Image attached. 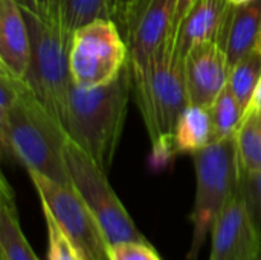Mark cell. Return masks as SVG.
<instances>
[{"label":"cell","mask_w":261,"mask_h":260,"mask_svg":"<svg viewBox=\"0 0 261 260\" xmlns=\"http://www.w3.org/2000/svg\"><path fill=\"white\" fill-rule=\"evenodd\" d=\"M67 138L64 127L38 101L29 84L21 81L17 101L6 112H0L3 156L20 161L28 172L73 185L64 159Z\"/></svg>","instance_id":"cell-1"},{"label":"cell","mask_w":261,"mask_h":260,"mask_svg":"<svg viewBox=\"0 0 261 260\" xmlns=\"http://www.w3.org/2000/svg\"><path fill=\"white\" fill-rule=\"evenodd\" d=\"M132 89L128 63L116 78L102 86L72 87L64 130L104 172L112 167Z\"/></svg>","instance_id":"cell-2"},{"label":"cell","mask_w":261,"mask_h":260,"mask_svg":"<svg viewBox=\"0 0 261 260\" xmlns=\"http://www.w3.org/2000/svg\"><path fill=\"white\" fill-rule=\"evenodd\" d=\"M167 44L147 63L130 66L136 104L148 132L153 155L159 161L174 156L173 138L182 110L190 104L185 84V63L173 57Z\"/></svg>","instance_id":"cell-3"},{"label":"cell","mask_w":261,"mask_h":260,"mask_svg":"<svg viewBox=\"0 0 261 260\" xmlns=\"http://www.w3.org/2000/svg\"><path fill=\"white\" fill-rule=\"evenodd\" d=\"M191 156L196 170V199L190 216L193 239L188 260H197L217 216L240 188L242 166L236 138L214 141Z\"/></svg>","instance_id":"cell-4"},{"label":"cell","mask_w":261,"mask_h":260,"mask_svg":"<svg viewBox=\"0 0 261 260\" xmlns=\"http://www.w3.org/2000/svg\"><path fill=\"white\" fill-rule=\"evenodd\" d=\"M23 15L31 37V64L26 83L46 110L64 127L73 87L69 44L60 28L43 23L29 12L23 11Z\"/></svg>","instance_id":"cell-5"},{"label":"cell","mask_w":261,"mask_h":260,"mask_svg":"<svg viewBox=\"0 0 261 260\" xmlns=\"http://www.w3.org/2000/svg\"><path fill=\"white\" fill-rule=\"evenodd\" d=\"M64 159L75 190L95 215L109 245L127 241L145 242V236L138 230L124 204L112 188L107 172L70 138H67L64 146Z\"/></svg>","instance_id":"cell-6"},{"label":"cell","mask_w":261,"mask_h":260,"mask_svg":"<svg viewBox=\"0 0 261 260\" xmlns=\"http://www.w3.org/2000/svg\"><path fill=\"white\" fill-rule=\"evenodd\" d=\"M128 63V48L118 23L95 20L73 32L69 41V66L76 87L102 86Z\"/></svg>","instance_id":"cell-7"},{"label":"cell","mask_w":261,"mask_h":260,"mask_svg":"<svg viewBox=\"0 0 261 260\" xmlns=\"http://www.w3.org/2000/svg\"><path fill=\"white\" fill-rule=\"evenodd\" d=\"M41 202L80 251L83 260H109V242L92 210L73 185L28 172Z\"/></svg>","instance_id":"cell-8"},{"label":"cell","mask_w":261,"mask_h":260,"mask_svg":"<svg viewBox=\"0 0 261 260\" xmlns=\"http://www.w3.org/2000/svg\"><path fill=\"white\" fill-rule=\"evenodd\" d=\"M176 6L177 0H130L118 21L130 66H141L167 44H174Z\"/></svg>","instance_id":"cell-9"},{"label":"cell","mask_w":261,"mask_h":260,"mask_svg":"<svg viewBox=\"0 0 261 260\" xmlns=\"http://www.w3.org/2000/svg\"><path fill=\"white\" fill-rule=\"evenodd\" d=\"M260 251L261 233L240 187L213 225L210 260H255Z\"/></svg>","instance_id":"cell-10"},{"label":"cell","mask_w":261,"mask_h":260,"mask_svg":"<svg viewBox=\"0 0 261 260\" xmlns=\"http://www.w3.org/2000/svg\"><path fill=\"white\" fill-rule=\"evenodd\" d=\"M229 63L217 41L194 46L185 57V84L188 103L210 107L228 86Z\"/></svg>","instance_id":"cell-11"},{"label":"cell","mask_w":261,"mask_h":260,"mask_svg":"<svg viewBox=\"0 0 261 260\" xmlns=\"http://www.w3.org/2000/svg\"><path fill=\"white\" fill-rule=\"evenodd\" d=\"M229 0H196L174 38L173 57L185 63L187 54L197 44L217 41L231 11Z\"/></svg>","instance_id":"cell-12"},{"label":"cell","mask_w":261,"mask_h":260,"mask_svg":"<svg viewBox=\"0 0 261 260\" xmlns=\"http://www.w3.org/2000/svg\"><path fill=\"white\" fill-rule=\"evenodd\" d=\"M31 64V37L23 9L15 0H0V69L26 81Z\"/></svg>","instance_id":"cell-13"},{"label":"cell","mask_w":261,"mask_h":260,"mask_svg":"<svg viewBox=\"0 0 261 260\" xmlns=\"http://www.w3.org/2000/svg\"><path fill=\"white\" fill-rule=\"evenodd\" d=\"M261 38V0L231 6L217 43L228 57L229 67L258 49Z\"/></svg>","instance_id":"cell-14"},{"label":"cell","mask_w":261,"mask_h":260,"mask_svg":"<svg viewBox=\"0 0 261 260\" xmlns=\"http://www.w3.org/2000/svg\"><path fill=\"white\" fill-rule=\"evenodd\" d=\"M0 260H38L21 230L14 190L5 176L0 185Z\"/></svg>","instance_id":"cell-15"},{"label":"cell","mask_w":261,"mask_h":260,"mask_svg":"<svg viewBox=\"0 0 261 260\" xmlns=\"http://www.w3.org/2000/svg\"><path fill=\"white\" fill-rule=\"evenodd\" d=\"M211 143H214V132L210 107L188 104L182 110L174 130V155H194L196 152L205 149Z\"/></svg>","instance_id":"cell-16"},{"label":"cell","mask_w":261,"mask_h":260,"mask_svg":"<svg viewBox=\"0 0 261 260\" xmlns=\"http://www.w3.org/2000/svg\"><path fill=\"white\" fill-rule=\"evenodd\" d=\"M61 31L70 41L73 32L95 20L113 18V0H61Z\"/></svg>","instance_id":"cell-17"},{"label":"cell","mask_w":261,"mask_h":260,"mask_svg":"<svg viewBox=\"0 0 261 260\" xmlns=\"http://www.w3.org/2000/svg\"><path fill=\"white\" fill-rule=\"evenodd\" d=\"M210 113L213 121L214 141L236 138L242 126L245 110L239 104L229 86H226L210 106Z\"/></svg>","instance_id":"cell-18"},{"label":"cell","mask_w":261,"mask_h":260,"mask_svg":"<svg viewBox=\"0 0 261 260\" xmlns=\"http://www.w3.org/2000/svg\"><path fill=\"white\" fill-rule=\"evenodd\" d=\"M243 172H261V112H245L236 135Z\"/></svg>","instance_id":"cell-19"},{"label":"cell","mask_w":261,"mask_h":260,"mask_svg":"<svg viewBox=\"0 0 261 260\" xmlns=\"http://www.w3.org/2000/svg\"><path fill=\"white\" fill-rule=\"evenodd\" d=\"M261 78V52L257 49L229 67L228 86L236 95L239 104L246 112L254 90Z\"/></svg>","instance_id":"cell-20"},{"label":"cell","mask_w":261,"mask_h":260,"mask_svg":"<svg viewBox=\"0 0 261 260\" xmlns=\"http://www.w3.org/2000/svg\"><path fill=\"white\" fill-rule=\"evenodd\" d=\"M47 228V260H83L80 251L54 219L50 211L41 207Z\"/></svg>","instance_id":"cell-21"},{"label":"cell","mask_w":261,"mask_h":260,"mask_svg":"<svg viewBox=\"0 0 261 260\" xmlns=\"http://www.w3.org/2000/svg\"><path fill=\"white\" fill-rule=\"evenodd\" d=\"M109 260H162L148 241H127L109 245Z\"/></svg>","instance_id":"cell-22"},{"label":"cell","mask_w":261,"mask_h":260,"mask_svg":"<svg viewBox=\"0 0 261 260\" xmlns=\"http://www.w3.org/2000/svg\"><path fill=\"white\" fill-rule=\"evenodd\" d=\"M24 12L61 29V0H15ZM63 32V31H61Z\"/></svg>","instance_id":"cell-23"},{"label":"cell","mask_w":261,"mask_h":260,"mask_svg":"<svg viewBox=\"0 0 261 260\" xmlns=\"http://www.w3.org/2000/svg\"><path fill=\"white\" fill-rule=\"evenodd\" d=\"M242 193L261 233V172L242 170Z\"/></svg>","instance_id":"cell-24"},{"label":"cell","mask_w":261,"mask_h":260,"mask_svg":"<svg viewBox=\"0 0 261 260\" xmlns=\"http://www.w3.org/2000/svg\"><path fill=\"white\" fill-rule=\"evenodd\" d=\"M194 3H196V0H177V6H176V12H174V20H173V38H176L179 26L182 25L184 18L187 17V14L190 12V9L193 8Z\"/></svg>","instance_id":"cell-25"},{"label":"cell","mask_w":261,"mask_h":260,"mask_svg":"<svg viewBox=\"0 0 261 260\" xmlns=\"http://www.w3.org/2000/svg\"><path fill=\"white\" fill-rule=\"evenodd\" d=\"M246 112H261V78L254 90V95H252V100L246 109Z\"/></svg>","instance_id":"cell-26"},{"label":"cell","mask_w":261,"mask_h":260,"mask_svg":"<svg viewBox=\"0 0 261 260\" xmlns=\"http://www.w3.org/2000/svg\"><path fill=\"white\" fill-rule=\"evenodd\" d=\"M128 3H130V0H113V18L116 23L121 20Z\"/></svg>","instance_id":"cell-27"},{"label":"cell","mask_w":261,"mask_h":260,"mask_svg":"<svg viewBox=\"0 0 261 260\" xmlns=\"http://www.w3.org/2000/svg\"><path fill=\"white\" fill-rule=\"evenodd\" d=\"M234 5H243V3H248V2H252V0H231Z\"/></svg>","instance_id":"cell-28"},{"label":"cell","mask_w":261,"mask_h":260,"mask_svg":"<svg viewBox=\"0 0 261 260\" xmlns=\"http://www.w3.org/2000/svg\"><path fill=\"white\" fill-rule=\"evenodd\" d=\"M255 260H261V251H260V254L257 256V259H255Z\"/></svg>","instance_id":"cell-29"},{"label":"cell","mask_w":261,"mask_h":260,"mask_svg":"<svg viewBox=\"0 0 261 260\" xmlns=\"http://www.w3.org/2000/svg\"><path fill=\"white\" fill-rule=\"evenodd\" d=\"M258 51L261 52V38H260V44H258Z\"/></svg>","instance_id":"cell-30"},{"label":"cell","mask_w":261,"mask_h":260,"mask_svg":"<svg viewBox=\"0 0 261 260\" xmlns=\"http://www.w3.org/2000/svg\"><path fill=\"white\" fill-rule=\"evenodd\" d=\"M229 2H231V0H229Z\"/></svg>","instance_id":"cell-31"}]
</instances>
